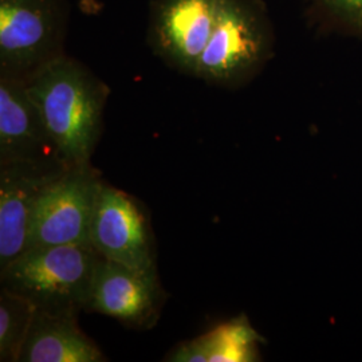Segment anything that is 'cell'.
<instances>
[{
  "label": "cell",
  "mask_w": 362,
  "mask_h": 362,
  "mask_svg": "<svg viewBox=\"0 0 362 362\" xmlns=\"http://www.w3.org/2000/svg\"><path fill=\"white\" fill-rule=\"evenodd\" d=\"M25 85L66 164L90 163L103 132L104 83L77 61L59 55L27 78Z\"/></svg>",
  "instance_id": "6da1fadb"
},
{
  "label": "cell",
  "mask_w": 362,
  "mask_h": 362,
  "mask_svg": "<svg viewBox=\"0 0 362 362\" xmlns=\"http://www.w3.org/2000/svg\"><path fill=\"white\" fill-rule=\"evenodd\" d=\"M103 257L91 243L28 248L0 270L1 286L52 313L86 310Z\"/></svg>",
  "instance_id": "7a4b0ae2"
},
{
  "label": "cell",
  "mask_w": 362,
  "mask_h": 362,
  "mask_svg": "<svg viewBox=\"0 0 362 362\" xmlns=\"http://www.w3.org/2000/svg\"><path fill=\"white\" fill-rule=\"evenodd\" d=\"M65 0H0V74L26 81L59 54Z\"/></svg>",
  "instance_id": "3957f363"
},
{
  "label": "cell",
  "mask_w": 362,
  "mask_h": 362,
  "mask_svg": "<svg viewBox=\"0 0 362 362\" xmlns=\"http://www.w3.org/2000/svg\"><path fill=\"white\" fill-rule=\"evenodd\" d=\"M104 181L90 163L66 169L40 196L34 211L28 248L90 243L91 220Z\"/></svg>",
  "instance_id": "277c9868"
},
{
  "label": "cell",
  "mask_w": 362,
  "mask_h": 362,
  "mask_svg": "<svg viewBox=\"0 0 362 362\" xmlns=\"http://www.w3.org/2000/svg\"><path fill=\"white\" fill-rule=\"evenodd\" d=\"M89 242L98 254L130 269L156 270L146 219L129 194L104 184L91 220Z\"/></svg>",
  "instance_id": "5b68a950"
},
{
  "label": "cell",
  "mask_w": 362,
  "mask_h": 362,
  "mask_svg": "<svg viewBox=\"0 0 362 362\" xmlns=\"http://www.w3.org/2000/svg\"><path fill=\"white\" fill-rule=\"evenodd\" d=\"M67 168L26 161L0 163V270L26 251L39 199Z\"/></svg>",
  "instance_id": "8992f818"
},
{
  "label": "cell",
  "mask_w": 362,
  "mask_h": 362,
  "mask_svg": "<svg viewBox=\"0 0 362 362\" xmlns=\"http://www.w3.org/2000/svg\"><path fill=\"white\" fill-rule=\"evenodd\" d=\"M263 52V37L252 15L238 0H223L194 74L208 82L231 83L252 71Z\"/></svg>",
  "instance_id": "52a82bcc"
},
{
  "label": "cell",
  "mask_w": 362,
  "mask_h": 362,
  "mask_svg": "<svg viewBox=\"0 0 362 362\" xmlns=\"http://www.w3.org/2000/svg\"><path fill=\"white\" fill-rule=\"evenodd\" d=\"M15 161L67 165L31 101L25 81L0 74V163Z\"/></svg>",
  "instance_id": "ba28073f"
},
{
  "label": "cell",
  "mask_w": 362,
  "mask_h": 362,
  "mask_svg": "<svg viewBox=\"0 0 362 362\" xmlns=\"http://www.w3.org/2000/svg\"><path fill=\"white\" fill-rule=\"evenodd\" d=\"M161 293L157 270L141 272L103 258L94 275L86 310L145 327L156 321Z\"/></svg>",
  "instance_id": "9c48e42d"
},
{
  "label": "cell",
  "mask_w": 362,
  "mask_h": 362,
  "mask_svg": "<svg viewBox=\"0 0 362 362\" xmlns=\"http://www.w3.org/2000/svg\"><path fill=\"white\" fill-rule=\"evenodd\" d=\"M223 0H161L155 15L158 50L181 69L194 73L216 25Z\"/></svg>",
  "instance_id": "30bf717a"
},
{
  "label": "cell",
  "mask_w": 362,
  "mask_h": 362,
  "mask_svg": "<svg viewBox=\"0 0 362 362\" xmlns=\"http://www.w3.org/2000/svg\"><path fill=\"white\" fill-rule=\"evenodd\" d=\"M76 313L37 309L19 362H103L104 353L78 326Z\"/></svg>",
  "instance_id": "8fae6325"
},
{
  "label": "cell",
  "mask_w": 362,
  "mask_h": 362,
  "mask_svg": "<svg viewBox=\"0 0 362 362\" xmlns=\"http://www.w3.org/2000/svg\"><path fill=\"white\" fill-rule=\"evenodd\" d=\"M203 362L259 361L263 338L245 315L219 324L194 339Z\"/></svg>",
  "instance_id": "7c38bea8"
},
{
  "label": "cell",
  "mask_w": 362,
  "mask_h": 362,
  "mask_svg": "<svg viewBox=\"0 0 362 362\" xmlns=\"http://www.w3.org/2000/svg\"><path fill=\"white\" fill-rule=\"evenodd\" d=\"M37 306L1 286L0 291V361L19 362Z\"/></svg>",
  "instance_id": "4fadbf2b"
},
{
  "label": "cell",
  "mask_w": 362,
  "mask_h": 362,
  "mask_svg": "<svg viewBox=\"0 0 362 362\" xmlns=\"http://www.w3.org/2000/svg\"><path fill=\"white\" fill-rule=\"evenodd\" d=\"M350 22L362 26V0H326Z\"/></svg>",
  "instance_id": "5bb4252c"
}]
</instances>
